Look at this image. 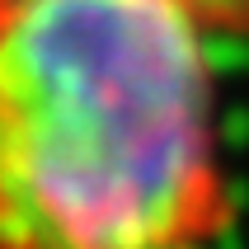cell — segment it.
<instances>
[{
    "instance_id": "obj_1",
    "label": "cell",
    "mask_w": 249,
    "mask_h": 249,
    "mask_svg": "<svg viewBox=\"0 0 249 249\" xmlns=\"http://www.w3.org/2000/svg\"><path fill=\"white\" fill-rule=\"evenodd\" d=\"M212 28L183 0H0V249H226Z\"/></svg>"
},
{
    "instance_id": "obj_2",
    "label": "cell",
    "mask_w": 249,
    "mask_h": 249,
    "mask_svg": "<svg viewBox=\"0 0 249 249\" xmlns=\"http://www.w3.org/2000/svg\"><path fill=\"white\" fill-rule=\"evenodd\" d=\"M212 38H249V0H183Z\"/></svg>"
}]
</instances>
